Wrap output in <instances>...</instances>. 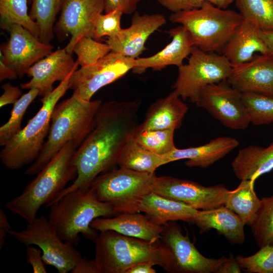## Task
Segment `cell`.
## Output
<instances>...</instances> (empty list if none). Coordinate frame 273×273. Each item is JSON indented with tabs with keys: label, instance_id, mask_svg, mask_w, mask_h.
I'll return each mask as SVG.
<instances>
[{
	"label": "cell",
	"instance_id": "cell-1",
	"mask_svg": "<svg viewBox=\"0 0 273 273\" xmlns=\"http://www.w3.org/2000/svg\"><path fill=\"white\" fill-rule=\"evenodd\" d=\"M140 105V101L136 100L111 101L101 104L91 130L73 156L77 170L75 180L48 207L71 191L88 190L96 177L117 164L123 148L139 125Z\"/></svg>",
	"mask_w": 273,
	"mask_h": 273
},
{
	"label": "cell",
	"instance_id": "cell-2",
	"mask_svg": "<svg viewBox=\"0 0 273 273\" xmlns=\"http://www.w3.org/2000/svg\"><path fill=\"white\" fill-rule=\"evenodd\" d=\"M101 100L86 101L75 93L55 106L47 141L36 160L26 170L28 175L37 174L68 142L78 148L91 130Z\"/></svg>",
	"mask_w": 273,
	"mask_h": 273
},
{
	"label": "cell",
	"instance_id": "cell-3",
	"mask_svg": "<svg viewBox=\"0 0 273 273\" xmlns=\"http://www.w3.org/2000/svg\"><path fill=\"white\" fill-rule=\"evenodd\" d=\"M77 148L74 142L67 143L5 207L27 223L33 221L42 206H47L76 178L77 170L73 159Z\"/></svg>",
	"mask_w": 273,
	"mask_h": 273
},
{
	"label": "cell",
	"instance_id": "cell-4",
	"mask_svg": "<svg viewBox=\"0 0 273 273\" xmlns=\"http://www.w3.org/2000/svg\"><path fill=\"white\" fill-rule=\"evenodd\" d=\"M95 242L94 259L99 273H126L143 262L158 265L169 271L171 255L160 241L153 242L106 231L100 232Z\"/></svg>",
	"mask_w": 273,
	"mask_h": 273
},
{
	"label": "cell",
	"instance_id": "cell-5",
	"mask_svg": "<svg viewBox=\"0 0 273 273\" xmlns=\"http://www.w3.org/2000/svg\"><path fill=\"white\" fill-rule=\"evenodd\" d=\"M117 214L110 204L97 200L88 190L77 189L50 206L48 219L63 241L77 245L80 235L95 241L98 234L90 226L95 219Z\"/></svg>",
	"mask_w": 273,
	"mask_h": 273
},
{
	"label": "cell",
	"instance_id": "cell-6",
	"mask_svg": "<svg viewBox=\"0 0 273 273\" xmlns=\"http://www.w3.org/2000/svg\"><path fill=\"white\" fill-rule=\"evenodd\" d=\"M74 71L40 99L42 106L39 111L3 147L0 159L6 168L10 170L19 169L33 162L37 158L49 133L53 110L58 101L69 89V80Z\"/></svg>",
	"mask_w": 273,
	"mask_h": 273
},
{
	"label": "cell",
	"instance_id": "cell-7",
	"mask_svg": "<svg viewBox=\"0 0 273 273\" xmlns=\"http://www.w3.org/2000/svg\"><path fill=\"white\" fill-rule=\"evenodd\" d=\"M243 18L239 13L205 1L201 7L172 13L169 20L188 31L194 46L206 52H221Z\"/></svg>",
	"mask_w": 273,
	"mask_h": 273
},
{
	"label": "cell",
	"instance_id": "cell-8",
	"mask_svg": "<svg viewBox=\"0 0 273 273\" xmlns=\"http://www.w3.org/2000/svg\"><path fill=\"white\" fill-rule=\"evenodd\" d=\"M156 176L119 167L98 175L88 191L97 200L111 205L117 214L139 212L140 204L152 192Z\"/></svg>",
	"mask_w": 273,
	"mask_h": 273
},
{
	"label": "cell",
	"instance_id": "cell-9",
	"mask_svg": "<svg viewBox=\"0 0 273 273\" xmlns=\"http://www.w3.org/2000/svg\"><path fill=\"white\" fill-rule=\"evenodd\" d=\"M232 69L223 55L206 52L194 46L188 63L178 67L172 87L184 101L189 99L195 103L203 88L227 80Z\"/></svg>",
	"mask_w": 273,
	"mask_h": 273
},
{
	"label": "cell",
	"instance_id": "cell-10",
	"mask_svg": "<svg viewBox=\"0 0 273 273\" xmlns=\"http://www.w3.org/2000/svg\"><path fill=\"white\" fill-rule=\"evenodd\" d=\"M9 235L26 246H38L42 251L44 263L54 267L59 273L71 271L82 258L74 245L60 238L44 215L36 217L20 231L11 230Z\"/></svg>",
	"mask_w": 273,
	"mask_h": 273
},
{
	"label": "cell",
	"instance_id": "cell-11",
	"mask_svg": "<svg viewBox=\"0 0 273 273\" xmlns=\"http://www.w3.org/2000/svg\"><path fill=\"white\" fill-rule=\"evenodd\" d=\"M135 60L111 51L96 63L74 71L69 80V88L82 99L90 101L102 87L132 70Z\"/></svg>",
	"mask_w": 273,
	"mask_h": 273
},
{
	"label": "cell",
	"instance_id": "cell-12",
	"mask_svg": "<svg viewBox=\"0 0 273 273\" xmlns=\"http://www.w3.org/2000/svg\"><path fill=\"white\" fill-rule=\"evenodd\" d=\"M195 104L230 129L243 130L250 123L242 93L227 80L205 86Z\"/></svg>",
	"mask_w": 273,
	"mask_h": 273
},
{
	"label": "cell",
	"instance_id": "cell-13",
	"mask_svg": "<svg viewBox=\"0 0 273 273\" xmlns=\"http://www.w3.org/2000/svg\"><path fill=\"white\" fill-rule=\"evenodd\" d=\"M160 241L170 252L172 260L169 272H217L228 257L208 258L202 254L175 223L163 225Z\"/></svg>",
	"mask_w": 273,
	"mask_h": 273
},
{
	"label": "cell",
	"instance_id": "cell-14",
	"mask_svg": "<svg viewBox=\"0 0 273 273\" xmlns=\"http://www.w3.org/2000/svg\"><path fill=\"white\" fill-rule=\"evenodd\" d=\"M230 191L222 185L205 187L195 181L168 176H156L152 190L159 195L197 210L223 205Z\"/></svg>",
	"mask_w": 273,
	"mask_h": 273
},
{
	"label": "cell",
	"instance_id": "cell-15",
	"mask_svg": "<svg viewBox=\"0 0 273 273\" xmlns=\"http://www.w3.org/2000/svg\"><path fill=\"white\" fill-rule=\"evenodd\" d=\"M8 31L10 38L1 47L0 56L19 77H23L31 66L52 52L53 46L42 42L20 25L13 24Z\"/></svg>",
	"mask_w": 273,
	"mask_h": 273
},
{
	"label": "cell",
	"instance_id": "cell-16",
	"mask_svg": "<svg viewBox=\"0 0 273 273\" xmlns=\"http://www.w3.org/2000/svg\"><path fill=\"white\" fill-rule=\"evenodd\" d=\"M104 11V0L63 1L54 30L61 35H71L64 48L68 53L72 54L75 44L82 37H92L96 21Z\"/></svg>",
	"mask_w": 273,
	"mask_h": 273
},
{
	"label": "cell",
	"instance_id": "cell-17",
	"mask_svg": "<svg viewBox=\"0 0 273 273\" xmlns=\"http://www.w3.org/2000/svg\"><path fill=\"white\" fill-rule=\"evenodd\" d=\"M166 23L161 14H141L135 11L130 26L108 37L106 43L112 52L136 59L146 50L145 44L150 36Z\"/></svg>",
	"mask_w": 273,
	"mask_h": 273
},
{
	"label": "cell",
	"instance_id": "cell-18",
	"mask_svg": "<svg viewBox=\"0 0 273 273\" xmlns=\"http://www.w3.org/2000/svg\"><path fill=\"white\" fill-rule=\"evenodd\" d=\"M78 64L74 62L72 54L65 48L58 49L41 59L27 70L26 74L31 79L22 83V89L36 88L40 96H44L51 92L53 84L56 81H62L73 71L76 70Z\"/></svg>",
	"mask_w": 273,
	"mask_h": 273
},
{
	"label": "cell",
	"instance_id": "cell-19",
	"mask_svg": "<svg viewBox=\"0 0 273 273\" xmlns=\"http://www.w3.org/2000/svg\"><path fill=\"white\" fill-rule=\"evenodd\" d=\"M228 83L241 92H255L273 97V55L255 54L243 64L232 66Z\"/></svg>",
	"mask_w": 273,
	"mask_h": 273
},
{
	"label": "cell",
	"instance_id": "cell-20",
	"mask_svg": "<svg viewBox=\"0 0 273 273\" xmlns=\"http://www.w3.org/2000/svg\"><path fill=\"white\" fill-rule=\"evenodd\" d=\"M167 33L171 40L163 49L151 56L135 60L132 69L134 73H143L148 69L159 71L170 65L178 67L183 64L194 46L192 37L182 25L170 29Z\"/></svg>",
	"mask_w": 273,
	"mask_h": 273
},
{
	"label": "cell",
	"instance_id": "cell-21",
	"mask_svg": "<svg viewBox=\"0 0 273 273\" xmlns=\"http://www.w3.org/2000/svg\"><path fill=\"white\" fill-rule=\"evenodd\" d=\"M90 226L97 231H112L153 242L160 241L163 231V225L154 222L148 215L139 212L121 213L112 218H97Z\"/></svg>",
	"mask_w": 273,
	"mask_h": 273
},
{
	"label": "cell",
	"instance_id": "cell-22",
	"mask_svg": "<svg viewBox=\"0 0 273 273\" xmlns=\"http://www.w3.org/2000/svg\"><path fill=\"white\" fill-rule=\"evenodd\" d=\"M261 32L254 22L243 19L221 51L232 66L251 60L256 53H269Z\"/></svg>",
	"mask_w": 273,
	"mask_h": 273
},
{
	"label": "cell",
	"instance_id": "cell-23",
	"mask_svg": "<svg viewBox=\"0 0 273 273\" xmlns=\"http://www.w3.org/2000/svg\"><path fill=\"white\" fill-rule=\"evenodd\" d=\"M239 145L236 139L231 136H220L208 143L195 147L176 148L163 156L164 165L181 159H187L188 167L206 168L224 157Z\"/></svg>",
	"mask_w": 273,
	"mask_h": 273
},
{
	"label": "cell",
	"instance_id": "cell-24",
	"mask_svg": "<svg viewBox=\"0 0 273 273\" xmlns=\"http://www.w3.org/2000/svg\"><path fill=\"white\" fill-rule=\"evenodd\" d=\"M192 222L196 224L201 234L215 229L233 244H241L245 239L246 224L237 214L224 205L210 209L198 210Z\"/></svg>",
	"mask_w": 273,
	"mask_h": 273
},
{
	"label": "cell",
	"instance_id": "cell-25",
	"mask_svg": "<svg viewBox=\"0 0 273 273\" xmlns=\"http://www.w3.org/2000/svg\"><path fill=\"white\" fill-rule=\"evenodd\" d=\"M188 110V106L173 90L150 106L145 120L138 127L142 129L175 130L181 126Z\"/></svg>",
	"mask_w": 273,
	"mask_h": 273
},
{
	"label": "cell",
	"instance_id": "cell-26",
	"mask_svg": "<svg viewBox=\"0 0 273 273\" xmlns=\"http://www.w3.org/2000/svg\"><path fill=\"white\" fill-rule=\"evenodd\" d=\"M198 210L183 203L151 192L142 199L139 211L145 213L155 223L163 225L169 221L192 222Z\"/></svg>",
	"mask_w": 273,
	"mask_h": 273
},
{
	"label": "cell",
	"instance_id": "cell-27",
	"mask_svg": "<svg viewBox=\"0 0 273 273\" xmlns=\"http://www.w3.org/2000/svg\"><path fill=\"white\" fill-rule=\"evenodd\" d=\"M231 165L239 179L255 181L273 169V141L265 148L251 145L240 149Z\"/></svg>",
	"mask_w": 273,
	"mask_h": 273
},
{
	"label": "cell",
	"instance_id": "cell-28",
	"mask_svg": "<svg viewBox=\"0 0 273 273\" xmlns=\"http://www.w3.org/2000/svg\"><path fill=\"white\" fill-rule=\"evenodd\" d=\"M117 164L119 167L153 174L164 163L163 156L144 149L131 137L123 148Z\"/></svg>",
	"mask_w": 273,
	"mask_h": 273
},
{
	"label": "cell",
	"instance_id": "cell-29",
	"mask_svg": "<svg viewBox=\"0 0 273 273\" xmlns=\"http://www.w3.org/2000/svg\"><path fill=\"white\" fill-rule=\"evenodd\" d=\"M255 181L241 180L239 185L230 190L224 205L237 214L249 225L260 207V199L254 190Z\"/></svg>",
	"mask_w": 273,
	"mask_h": 273
},
{
	"label": "cell",
	"instance_id": "cell-30",
	"mask_svg": "<svg viewBox=\"0 0 273 273\" xmlns=\"http://www.w3.org/2000/svg\"><path fill=\"white\" fill-rule=\"evenodd\" d=\"M31 9L29 16L38 25L39 39L50 43L53 37L54 24L56 17L61 11L64 0H29Z\"/></svg>",
	"mask_w": 273,
	"mask_h": 273
},
{
	"label": "cell",
	"instance_id": "cell-31",
	"mask_svg": "<svg viewBox=\"0 0 273 273\" xmlns=\"http://www.w3.org/2000/svg\"><path fill=\"white\" fill-rule=\"evenodd\" d=\"M0 22L4 30L18 24L39 38L38 25L28 13L27 0H0Z\"/></svg>",
	"mask_w": 273,
	"mask_h": 273
},
{
	"label": "cell",
	"instance_id": "cell-32",
	"mask_svg": "<svg viewBox=\"0 0 273 273\" xmlns=\"http://www.w3.org/2000/svg\"><path fill=\"white\" fill-rule=\"evenodd\" d=\"M249 226L259 248L273 246V195L261 199L260 207Z\"/></svg>",
	"mask_w": 273,
	"mask_h": 273
},
{
	"label": "cell",
	"instance_id": "cell-33",
	"mask_svg": "<svg viewBox=\"0 0 273 273\" xmlns=\"http://www.w3.org/2000/svg\"><path fill=\"white\" fill-rule=\"evenodd\" d=\"M174 129L135 128L132 138L141 147L154 154L164 156L175 150Z\"/></svg>",
	"mask_w": 273,
	"mask_h": 273
},
{
	"label": "cell",
	"instance_id": "cell-34",
	"mask_svg": "<svg viewBox=\"0 0 273 273\" xmlns=\"http://www.w3.org/2000/svg\"><path fill=\"white\" fill-rule=\"evenodd\" d=\"M243 19L251 21L262 31H273V0H235Z\"/></svg>",
	"mask_w": 273,
	"mask_h": 273
},
{
	"label": "cell",
	"instance_id": "cell-35",
	"mask_svg": "<svg viewBox=\"0 0 273 273\" xmlns=\"http://www.w3.org/2000/svg\"><path fill=\"white\" fill-rule=\"evenodd\" d=\"M250 122L255 125L273 122V97L255 92L242 93Z\"/></svg>",
	"mask_w": 273,
	"mask_h": 273
},
{
	"label": "cell",
	"instance_id": "cell-36",
	"mask_svg": "<svg viewBox=\"0 0 273 273\" xmlns=\"http://www.w3.org/2000/svg\"><path fill=\"white\" fill-rule=\"evenodd\" d=\"M39 95L36 88H31L22 95L13 104V107L8 121L0 127V146L3 147L21 129V122L24 115L32 102Z\"/></svg>",
	"mask_w": 273,
	"mask_h": 273
},
{
	"label": "cell",
	"instance_id": "cell-37",
	"mask_svg": "<svg viewBox=\"0 0 273 273\" xmlns=\"http://www.w3.org/2000/svg\"><path fill=\"white\" fill-rule=\"evenodd\" d=\"M111 51L107 43L98 42L90 36L79 39L73 50L77 56L76 62L81 67L96 63Z\"/></svg>",
	"mask_w": 273,
	"mask_h": 273
},
{
	"label": "cell",
	"instance_id": "cell-38",
	"mask_svg": "<svg viewBox=\"0 0 273 273\" xmlns=\"http://www.w3.org/2000/svg\"><path fill=\"white\" fill-rule=\"evenodd\" d=\"M236 258L241 269L247 272L273 273V246L262 247L249 256L237 255Z\"/></svg>",
	"mask_w": 273,
	"mask_h": 273
},
{
	"label": "cell",
	"instance_id": "cell-39",
	"mask_svg": "<svg viewBox=\"0 0 273 273\" xmlns=\"http://www.w3.org/2000/svg\"><path fill=\"white\" fill-rule=\"evenodd\" d=\"M123 13L118 10L108 13H102L98 17L94 26L93 36L94 39L103 36L112 37L122 29L121 19Z\"/></svg>",
	"mask_w": 273,
	"mask_h": 273
},
{
	"label": "cell",
	"instance_id": "cell-40",
	"mask_svg": "<svg viewBox=\"0 0 273 273\" xmlns=\"http://www.w3.org/2000/svg\"><path fill=\"white\" fill-rule=\"evenodd\" d=\"M157 1L162 6L172 13L199 8L205 2V0H157Z\"/></svg>",
	"mask_w": 273,
	"mask_h": 273
},
{
	"label": "cell",
	"instance_id": "cell-41",
	"mask_svg": "<svg viewBox=\"0 0 273 273\" xmlns=\"http://www.w3.org/2000/svg\"><path fill=\"white\" fill-rule=\"evenodd\" d=\"M142 0H104V13L118 10L123 14L130 15L134 13L139 4Z\"/></svg>",
	"mask_w": 273,
	"mask_h": 273
},
{
	"label": "cell",
	"instance_id": "cell-42",
	"mask_svg": "<svg viewBox=\"0 0 273 273\" xmlns=\"http://www.w3.org/2000/svg\"><path fill=\"white\" fill-rule=\"evenodd\" d=\"M26 261L31 265L33 272L34 273H47L44 264L42 257L41 250L33 246H27L26 249Z\"/></svg>",
	"mask_w": 273,
	"mask_h": 273
},
{
	"label": "cell",
	"instance_id": "cell-43",
	"mask_svg": "<svg viewBox=\"0 0 273 273\" xmlns=\"http://www.w3.org/2000/svg\"><path fill=\"white\" fill-rule=\"evenodd\" d=\"M4 93L0 97V107L14 104L21 96V90L18 86H13L9 83L2 85Z\"/></svg>",
	"mask_w": 273,
	"mask_h": 273
},
{
	"label": "cell",
	"instance_id": "cell-44",
	"mask_svg": "<svg viewBox=\"0 0 273 273\" xmlns=\"http://www.w3.org/2000/svg\"><path fill=\"white\" fill-rule=\"evenodd\" d=\"M72 273H99L94 259L81 258L71 271Z\"/></svg>",
	"mask_w": 273,
	"mask_h": 273
},
{
	"label": "cell",
	"instance_id": "cell-45",
	"mask_svg": "<svg viewBox=\"0 0 273 273\" xmlns=\"http://www.w3.org/2000/svg\"><path fill=\"white\" fill-rule=\"evenodd\" d=\"M242 269L236 257L231 255L219 267L216 273H240Z\"/></svg>",
	"mask_w": 273,
	"mask_h": 273
},
{
	"label": "cell",
	"instance_id": "cell-46",
	"mask_svg": "<svg viewBox=\"0 0 273 273\" xmlns=\"http://www.w3.org/2000/svg\"><path fill=\"white\" fill-rule=\"evenodd\" d=\"M12 230L11 225L8 220L5 211L0 209V249H1L5 243L6 237Z\"/></svg>",
	"mask_w": 273,
	"mask_h": 273
},
{
	"label": "cell",
	"instance_id": "cell-47",
	"mask_svg": "<svg viewBox=\"0 0 273 273\" xmlns=\"http://www.w3.org/2000/svg\"><path fill=\"white\" fill-rule=\"evenodd\" d=\"M154 265L150 262L138 263L129 268L126 273H156V270L153 267Z\"/></svg>",
	"mask_w": 273,
	"mask_h": 273
},
{
	"label": "cell",
	"instance_id": "cell-48",
	"mask_svg": "<svg viewBox=\"0 0 273 273\" xmlns=\"http://www.w3.org/2000/svg\"><path fill=\"white\" fill-rule=\"evenodd\" d=\"M18 77L16 72L9 67L0 56V80L14 79Z\"/></svg>",
	"mask_w": 273,
	"mask_h": 273
},
{
	"label": "cell",
	"instance_id": "cell-49",
	"mask_svg": "<svg viewBox=\"0 0 273 273\" xmlns=\"http://www.w3.org/2000/svg\"><path fill=\"white\" fill-rule=\"evenodd\" d=\"M261 36L270 53L273 55V31H262Z\"/></svg>",
	"mask_w": 273,
	"mask_h": 273
},
{
	"label": "cell",
	"instance_id": "cell-50",
	"mask_svg": "<svg viewBox=\"0 0 273 273\" xmlns=\"http://www.w3.org/2000/svg\"><path fill=\"white\" fill-rule=\"evenodd\" d=\"M219 8L226 9L235 0H205Z\"/></svg>",
	"mask_w": 273,
	"mask_h": 273
}]
</instances>
